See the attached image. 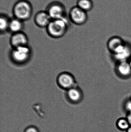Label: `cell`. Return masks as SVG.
Segmentation results:
<instances>
[{
  "instance_id": "cell-12",
  "label": "cell",
  "mask_w": 131,
  "mask_h": 132,
  "mask_svg": "<svg viewBox=\"0 0 131 132\" xmlns=\"http://www.w3.org/2000/svg\"><path fill=\"white\" fill-rule=\"evenodd\" d=\"M68 90V97L72 102L75 103H78L83 99V94L82 91L76 86Z\"/></svg>"
},
{
  "instance_id": "cell-16",
  "label": "cell",
  "mask_w": 131,
  "mask_h": 132,
  "mask_svg": "<svg viewBox=\"0 0 131 132\" xmlns=\"http://www.w3.org/2000/svg\"><path fill=\"white\" fill-rule=\"evenodd\" d=\"M10 19L6 15L1 14L0 17V29L1 32H4L8 29Z\"/></svg>"
},
{
  "instance_id": "cell-18",
  "label": "cell",
  "mask_w": 131,
  "mask_h": 132,
  "mask_svg": "<svg viewBox=\"0 0 131 132\" xmlns=\"http://www.w3.org/2000/svg\"><path fill=\"white\" fill-rule=\"evenodd\" d=\"M24 132H39L38 129L35 126H31L27 128Z\"/></svg>"
},
{
  "instance_id": "cell-6",
  "label": "cell",
  "mask_w": 131,
  "mask_h": 132,
  "mask_svg": "<svg viewBox=\"0 0 131 132\" xmlns=\"http://www.w3.org/2000/svg\"><path fill=\"white\" fill-rule=\"evenodd\" d=\"M112 55L117 62L128 61L131 57V45L127 43H125Z\"/></svg>"
},
{
  "instance_id": "cell-13",
  "label": "cell",
  "mask_w": 131,
  "mask_h": 132,
  "mask_svg": "<svg viewBox=\"0 0 131 132\" xmlns=\"http://www.w3.org/2000/svg\"><path fill=\"white\" fill-rule=\"evenodd\" d=\"M23 22L14 17L10 19L8 30L14 34L22 32L24 28Z\"/></svg>"
},
{
  "instance_id": "cell-2",
  "label": "cell",
  "mask_w": 131,
  "mask_h": 132,
  "mask_svg": "<svg viewBox=\"0 0 131 132\" xmlns=\"http://www.w3.org/2000/svg\"><path fill=\"white\" fill-rule=\"evenodd\" d=\"M68 23L66 17L60 19H52L46 28L48 33L54 38L62 37L67 29Z\"/></svg>"
},
{
  "instance_id": "cell-20",
  "label": "cell",
  "mask_w": 131,
  "mask_h": 132,
  "mask_svg": "<svg viewBox=\"0 0 131 132\" xmlns=\"http://www.w3.org/2000/svg\"><path fill=\"white\" fill-rule=\"evenodd\" d=\"M126 132H131V126L129 127V128L126 131Z\"/></svg>"
},
{
  "instance_id": "cell-11",
  "label": "cell",
  "mask_w": 131,
  "mask_h": 132,
  "mask_svg": "<svg viewBox=\"0 0 131 132\" xmlns=\"http://www.w3.org/2000/svg\"><path fill=\"white\" fill-rule=\"evenodd\" d=\"M125 42L120 37L113 36L110 38L107 43V48L108 51L113 54L124 44Z\"/></svg>"
},
{
  "instance_id": "cell-15",
  "label": "cell",
  "mask_w": 131,
  "mask_h": 132,
  "mask_svg": "<svg viewBox=\"0 0 131 132\" xmlns=\"http://www.w3.org/2000/svg\"><path fill=\"white\" fill-rule=\"evenodd\" d=\"M116 126L118 129L126 131L130 126L127 118H121L117 120Z\"/></svg>"
},
{
  "instance_id": "cell-1",
  "label": "cell",
  "mask_w": 131,
  "mask_h": 132,
  "mask_svg": "<svg viewBox=\"0 0 131 132\" xmlns=\"http://www.w3.org/2000/svg\"><path fill=\"white\" fill-rule=\"evenodd\" d=\"M14 17L24 21L30 19L33 13V8L27 0H20L15 3L13 8Z\"/></svg>"
},
{
  "instance_id": "cell-19",
  "label": "cell",
  "mask_w": 131,
  "mask_h": 132,
  "mask_svg": "<svg viewBox=\"0 0 131 132\" xmlns=\"http://www.w3.org/2000/svg\"><path fill=\"white\" fill-rule=\"evenodd\" d=\"M128 121L129 124L131 126V113H128L127 114V116L126 117Z\"/></svg>"
},
{
  "instance_id": "cell-14",
  "label": "cell",
  "mask_w": 131,
  "mask_h": 132,
  "mask_svg": "<svg viewBox=\"0 0 131 132\" xmlns=\"http://www.w3.org/2000/svg\"><path fill=\"white\" fill-rule=\"evenodd\" d=\"M77 6L87 12L92 9L93 2L92 0H78Z\"/></svg>"
},
{
  "instance_id": "cell-21",
  "label": "cell",
  "mask_w": 131,
  "mask_h": 132,
  "mask_svg": "<svg viewBox=\"0 0 131 132\" xmlns=\"http://www.w3.org/2000/svg\"><path fill=\"white\" fill-rule=\"evenodd\" d=\"M128 62L129 63H130V66H131V57H130V59L128 60Z\"/></svg>"
},
{
  "instance_id": "cell-3",
  "label": "cell",
  "mask_w": 131,
  "mask_h": 132,
  "mask_svg": "<svg viewBox=\"0 0 131 132\" xmlns=\"http://www.w3.org/2000/svg\"><path fill=\"white\" fill-rule=\"evenodd\" d=\"M46 11L52 19H60L66 17L65 7L61 2H52L48 5Z\"/></svg>"
},
{
  "instance_id": "cell-17",
  "label": "cell",
  "mask_w": 131,
  "mask_h": 132,
  "mask_svg": "<svg viewBox=\"0 0 131 132\" xmlns=\"http://www.w3.org/2000/svg\"><path fill=\"white\" fill-rule=\"evenodd\" d=\"M124 109L127 114L131 113V98L127 99L124 104Z\"/></svg>"
},
{
  "instance_id": "cell-5",
  "label": "cell",
  "mask_w": 131,
  "mask_h": 132,
  "mask_svg": "<svg viewBox=\"0 0 131 132\" xmlns=\"http://www.w3.org/2000/svg\"><path fill=\"white\" fill-rule=\"evenodd\" d=\"M31 54L30 48L26 46L15 48L12 53V59L15 62L22 63L27 61Z\"/></svg>"
},
{
  "instance_id": "cell-4",
  "label": "cell",
  "mask_w": 131,
  "mask_h": 132,
  "mask_svg": "<svg viewBox=\"0 0 131 132\" xmlns=\"http://www.w3.org/2000/svg\"><path fill=\"white\" fill-rule=\"evenodd\" d=\"M69 18L72 22L78 25L84 24L88 19L87 12L76 5L72 8L69 13Z\"/></svg>"
},
{
  "instance_id": "cell-10",
  "label": "cell",
  "mask_w": 131,
  "mask_h": 132,
  "mask_svg": "<svg viewBox=\"0 0 131 132\" xmlns=\"http://www.w3.org/2000/svg\"><path fill=\"white\" fill-rule=\"evenodd\" d=\"M12 45L15 48L27 45L28 39L27 36L22 32L14 33L11 39Z\"/></svg>"
},
{
  "instance_id": "cell-9",
  "label": "cell",
  "mask_w": 131,
  "mask_h": 132,
  "mask_svg": "<svg viewBox=\"0 0 131 132\" xmlns=\"http://www.w3.org/2000/svg\"><path fill=\"white\" fill-rule=\"evenodd\" d=\"M52 20L46 11L38 12L36 13L34 18L36 24L41 28H47Z\"/></svg>"
},
{
  "instance_id": "cell-8",
  "label": "cell",
  "mask_w": 131,
  "mask_h": 132,
  "mask_svg": "<svg viewBox=\"0 0 131 132\" xmlns=\"http://www.w3.org/2000/svg\"><path fill=\"white\" fill-rule=\"evenodd\" d=\"M58 85L63 88L68 89L75 87V81L74 77L67 73L60 74L58 78Z\"/></svg>"
},
{
  "instance_id": "cell-7",
  "label": "cell",
  "mask_w": 131,
  "mask_h": 132,
  "mask_svg": "<svg viewBox=\"0 0 131 132\" xmlns=\"http://www.w3.org/2000/svg\"><path fill=\"white\" fill-rule=\"evenodd\" d=\"M115 71L118 76L122 79H128L131 77V66L128 61L117 62Z\"/></svg>"
}]
</instances>
